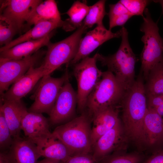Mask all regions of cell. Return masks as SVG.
<instances>
[{"label": "cell", "mask_w": 163, "mask_h": 163, "mask_svg": "<svg viewBox=\"0 0 163 163\" xmlns=\"http://www.w3.org/2000/svg\"><path fill=\"white\" fill-rule=\"evenodd\" d=\"M110 10L107 14L109 19V30L117 26L123 27L132 16L126 8L119 1L109 5Z\"/></svg>", "instance_id": "d4e9b609"}, {"label": "cell", "mask_w": 163, "mask_h": 163, "mask_svg": "<svg viewBox=\"0 0 163 163\" xmlns=\"http://www.w3.org/2000/svg\"><path fill=\"white\" fill-rule=\"evenodd\" d=\"M162 117L155 110L147 109L144 117L143 131L144 144L150 147L162 149L163 123Z\"/></svg>", "instance_id": "9a60e30c"}, {"label": "cell", "mask_w": 163, "mask_h": 163, "mask_svg": "<svg viewBox=\"0 0 163 163\" xmlns=\"http://www.w3.org/2000/svg\"><path fill=\"white\" fill-rule=\"evenodd\" d=\"M46 51L39 50L33 54L20 59L0 57V93L7 91L12 84L24 75L37 63Z\"/></svg>", "instance_id": "9c48e42d"}, {"label": "cell", "mask_w": 163, "mask_h": 163, "mask_svg": "<svg viewBox=\"0 0 163 163\" xmlns=\"http://www.w3.org/2000/svg\"><path fill=\"white\" fill-rule=\"evenodd\" d=\"M69 78L67 69L65 75L59 78L52 77L50 75L43 77L33 96L34 101L28 111L49 115L61 88Z\"/></svg>", "instance_id": "ba28073f"}, {"label": "cell", "mask_w": 163, "mask_h": 163, "mask_svg": "<svg viewBox=\"0 0 163 163\" xmlns=\"http://www.w3.org/2000/svg\"><path fill=\"white\" fill-rule=\"evenodd\" d=\"M133 16L143 15L146 7L152 1L148 0H120L119 1Z\"/></svg>", "instance_id": "4dcf8cb0"}, {"label": "cell", "mask_w": 163, "mask_h": 163, "mask_svg": "<svg viewBox=\"0 0 163 163\" xmlns=\"http://www.w3.org/2000/svg\"><path fill=\"white\" fill-rule=\"evenodd\" d=\"M7 153L11 163H37L41 157L33 141L21 137L14 139Z\"/></svg>", "instance_id": "2e32d148"}, {"label": "cell", "mask_w": 163, "mask_h": 163, "mask_svg": "<svg viewBox=\"0 0 163 163\" xmlns=\"http://www.w3.org/2000/svg\"><path fill=\"white\" fill-rule=\"evenodd\" d=\"M141 72L138 78L126 91L120 104L121 122L129 141L140 149L145 145L143 121L146 111L147 97Z\"/></svg>", "instance_id": "6da1fadb"}, {"label": "cell", "mask_w": 163, "mask_h": 163, "mask_svg": "<svg viewBox=\"0 0 163 163\" xmlns=\"http://www.w3.org/2000/svg\"><path fill=\"white\" fill-rule=\"evenodd\" d=\"M162 62H163V61H162Z\"/></svg>", "instance_id": "f35d334b"}, {"label": "cell", "mask_w": 163, "mask_h": 163, "mask_svg": "<svg viewBox=\"0 0 163 163\" xmlns=\"http://www.w3.org/2000/svg\"><path fill=\"white\" fill-rule=\"evenodd\" d=\"M46 75V71L41 65L37 68L31 67L14 82L9 89L1 95V101L21 100L32 90L40 78Z\"/></svg>", "instance_id": "5bb4252c"}, {"label": "cell", "mask_w": 163, "mask_h": 163, "mask_svg": "<svg viewBox=\"0 0 163 163\" xmlns=\"http://www.w3.org/2000/svg\"><path fill=\"white\" fill-rule=\"evenodd\" d=\"M89 9V6L87 5L86 2H81L77 0L74 2L65 13L69 17V18L67 20L74 30L82 26Z\"/></svg>", "instance_id": "4316f807"}, {"label": "cell", "mask_w": 163, "mask_h": 163, "mask_svg": "<svg viewBox=\"0 0 163 163\" xmlns=\"http://www.w3.org/2000/svg\"><path fill=\"white\" fill-rule=\"evenodd\" d=\"M120 107H110L101 110L92 116L91 139L92 146L98 139L112 128L120 120Z\"/></svg>", "instance_id": "e0dca14e"}, {"label": "cell", "mask_w": 163, "mask_h": 163, "mask_svg": "<svg viewBox=\"0 0 163 163\" xmlns=\"http://www.w3.org/2000/svg\"><path fill=\"white\" fill-rule=\"evenodd\" d=\"M32 141L36 144L41 156L63 162L71 156L66 146L53 132Z\"/></svg>", "instance_id": "ac0fdd59"}, {"label": "cell", "mask_w": 163, "mask_h": 163, "mask_svg": "<svg viewBox=\"0 0 163 163\" xmlns=\"http://www.w3.org/2000/svg\"><path fill=\"white\" fill-rule=\"evenodd\" d=\"M18 31L15 26L6 19L0 17V44L5 46L11 41Z\"/></svg>", "instance_id": "f546056e"}, {"label": "cell", "mask_w": 163, "mask_h": 163, "mask_svg": "<svg viewBox=\"0 0 163 163\" xmlns=\"http://www.w3.org/2000/svg\"><path fill=\"white\" fill-rule=\"evenodd\" d=\"M37 163H63V162L52 159L45 158Z\"/></svg>", "instance_id": "d590c367"}, {"label": "cell", "mask_w": 163, "mask_h": 163, "mask_svg": "<svg viewBox=\"0 0 163 163\" xmlns=\"http://www.w3.org/2000/svg\"><path fill=\"white\" fill-rule=\"evenodd\" d=\"M50 21L57 22L63 21L61 20L57 4L54 0H46L39 4L33 11L27 21L26 26L41 21Z\"/></svg>", "instance_id": "603a6c76"}, {"label": "cell", "mask_w": 163, "mask_h": 163, "mask_svg": "<svg viewBox=\"0 0 163 163\" xmlns=\"http://www.w3.org/2000/svg\"><path fill=\"white\" fill-rule=\"evenodd\" d=\"M87 28L82 24L74 33L59 42L47 46V50L41 65L46 71V75L50 74L61 65L66 64L68 66L78 52L82 35Z\"/></svg>", "instance_id": "8992f818"}, {"label": "cell", "mask_w": 163, "mask_h": 163, "mask_svg": "<svg viewBox=\"0 0 163 163\" xmlns=\"http://www.w3.org/2000/svg\"><path fill=\"white\" fill-rule=\"evenodd\" d=\"M0 110L4 115L14 139L20 137L22 120L27 111L21 100L2 101Z\"/></svg>", "instance_id": "44dd1931"}, {"label": "cell", "mask_w": 163, "mask_h": 163, "mask_svg": "<svg viewBox=\"0 0 163 163\" xmlns=\"http://www.w3.org/2000/svg\"><path fill=\"white\" fill-rule=\"evenodd\" d=\"M54 33L53 31L45 37L36 40L26 41L0 51V57L18 60L30 56L47 46Z\"/></svg>", "instance_id": "7402d4cb"}, {"label": "cell", "mask_w": 163, "mask_h": 163, "mask_svg": "<svg viewBox=\"0 0 163 163\" xmlns=\"http://www.w3.org/2000/svg\"><path fill=\"white\" fill-rule=\"evenodd\" d=\"M77 104V92L68 80L61 88L49 115L50 126H59L75 118Z\"/></svg>", "instance_id": "30bf717a"}, {"label": "cell", "mask_w": 163, "mask_h": 163, "mask_svg": "<svg viewBox=\"0 0 163 163\" xmlns=\"http://www.w3.org/2000/svg\"><path fill=\"white\" fill-rule=\"evenodd\" d=\"M125 91L113 73L108 70L103 72L101 79L87 99L84 112L91 118L93 114L101 110L120 107Z\"/></svg>", "instance_id": "277c9868"}, {"label": "cell", "mask_w": 163, "mask_h": 163, "mask_svg": "<svg viewBox=\"0 0 163 163\" xmlns=\"http://www.w3.org/2000/svg\"><path fill=\"white\" fill-rule=\"evenodd\" d=\"M121 29L115 33L107 30L103 24L97 25L93 30L87 33L80 40L78 50L74 59L69 65H75L88 57L97 47L113 38L121 37Z\"/></svg>", "instance_id": "4fadbf2b"}, {"label": "cell", "mask_w": 163, "mask_h": 163, "mask_svg": "<svg viewBox=\"0 0 163 163\" xmlns=\"http://www.w3.org/2000/svg\"><path fill=\"white\" fill-rule=\"evenodd\" d=\"M63 163H99L91 153L70 156Z\"/></svg>", "instance_id": "d6a6232c"}, {"label": "cell", "mask_w": 163, "mask_h": 163, "mask_svg": "<svg viewBox=\"0 0 163 163\" xmlns=\"http://www.w3.org/2000/svg\"><path fill=\"white\" fill-rule=\"evenodd\" d=\"M0 163H11L7 152H0Z\"/></svg>", "instance_id": "e575fe53"}, {"label": "cell", "mask_w": 163, "mask_h": 163, "mask_svg": "<svg viewBox=\"0 0 163 163\" xmlns=\"http://www.w3.org/2000/svg\"><path fill=\"white\" fill-rule=\"evenodd\" d=\"M61 27L66 31L69 29V24L66 20L62 22L50 21H43L34 25L33 28L17 38L13 40L8 44L0 47V51L9 49L20 43L28 41L41 38Z\"/></svg>", "instance_id": "ffe728a7"}, {"label": "cell", "mask_w": 163, "mask_h": 163, "mask_svg": "<svg viewBox=\"0 0 163 163\" xmlns=\"http://www.w3.org/2000/svg\"><path fill=\"white\" fill-rule=\"evenodd\" d=\"M13 141L14 139L4 115L0 110V152H8Z\"/></svg>", "instance_id": "f1b7e54d"}, {"label": "cell", "mask_w": 163, "mask_h": 163, "mask_svg": "<svg viewBox=\"0 0 163 163\" xmlns=\"http://www.w3.org/2000/svg\"><path fill=\"white\" fill-rule=\"evenodd\" d=\"M144 13L143 22L140 29L144 33L141 40L144 44L140 56L141 72L146 80L152 69L162 62L163 39L159 34L157 24L152 19L147 8Z\"/></svg>", "instance_id": "5b68a950"}, {"label": "cell", "mask_w": 163, "mask_h": 163, "mask_svg": "<svg viewBox=\"0 0 163 163\" xmlns=\"http://www.w3.org/2000/svg\"><path fill=\"white\" fill-rule=\"evenodd\" d=\"M40 0H6L1 1L0 15L10 22L21 32L30 16Z\"/></svg>", "instance_id": "7c38bea8"}, {"label": "cell", "mask_w": 163, "mask_h": 163, "mask_svg": "<svg viewBox=\"0 0 163 163\" xmlns=\"http://www.w3.org/2000/svg\"><path fill=\"white\" fill-rule=\"evenodd\" d=\"M129 142L120 120L98 139L92 146L91 154L99 161L115 152L126 150Z\"/></svg>", "instance_id": "8fae6325"}, {"label": "cell", "mask_w": 163, "mask_h": 163, "mask_svg": "<svg viewBox=\"0 0 163 163\" xmlns=\"http://www.w3.org/2000/svg\"><path fill=\"white\" fill-rule=\"evenodd\" d=\"M153 1L156 3H159L160 4L162 8V13L163 14V0H154Z\"/></svg>", "instance_id": "8d00e7d4"}, {"label": "cell", "mask_w": 163, "mask_h": 163, "mask_svg": "<svg viewBox=\"0 0 163 163\" xmlns=\"http://www.w3.org/2000/svg\"><path fill=\"white\" fill-rule=\"evenodd\" d=\"M106 1L100 0L89 6L88 13L83 22L87 28L91 27L95 24H103L104 16L107 13L105 10Z\"/></svg>", "instance_id": "83f0119b"}, {"label": "cell", "mask_w": 163, "mask_h": 163, "mask_svg": "<svg viewBox=\"0 0 163 163\" xmlns=\"http://www.w3.org/2000/svg\"><path fill=\"white\" fill-rule=\"evenodd\" d=\"M162 120H163V118H162Z\"/></svg>", "instance_id": "74e56055"}, {"label": "cell", "mask_w": 163, "mask_h": 163, "mask_svg": "<svg viewBox=\"0 0 163 163\" xmlns=\"http://www.w3.org/2000/svg\"><path fill=\"white\" fill-rule=\"evenodd\" d=\"M141 163H163V149L155 152Z\"/></svg>", "instance_id": "836d02e7"}, {"label": "cell", "mask_w": 163, "mask_h": 163, "mask_svg": "<svg viewBox=\"0 0 163 163\" xmlns=\"http://www.w3.org/2000/svg\"><path fill=\"white\" fill-rule=\"evenodd\" d=\"M91 120L84 112L79 117L58 126L53 132L65 145L71 156L91 153Z\"/></svg>", "instance_id": "3957f363"}, {"label": "cell", "mask_w": 163, "mask_h": 163, "mask_svg": "<svg viewBox=\"0 0 163 163\" xmlns=\"http://www.w3.org/2000/svg\"><path fill=\"white\" fill-rule=\"evenodd\" d=\"M126 150L115 152L99 161V163H141L144 160V155L140 153H127Z\"/></svg>", "instance_id": "484cf974"}, {"label": "cell", "mask_w": 163, "mask_h": 163, "mask_svg": "<svg viewBox=\"0 0 163 163\" xmlns=\"http://www.w3.org/2000/svg\"><path fill=\"white\" fill-rule=\"evenodd\" d=\"M97 54L87 57L74 65L73 73L76 80L78 90L77 108L82 113L86 108L87 99L101 79L103 72L97 67Z\"/></svg>", "instance_id": "52a82bcc"}, {"label": "cell", "mask_w": 163, "mask_h": 163, "mask_svg": "<svg viewBox=\"0 0 163 163\" xmlns=\"http://www.w3.org/2000/svg\"><path fill=\"white\" fill-rule=\"evenodd\" d=\"M147 108L163 117V94L146 96Z\"/></svg>", "instance_id": "1f68e13d"}, {"label": "cell", "mask_w": 163, "mask_h": 163, "mask_svg": "<svg viewBox=\"0 0 163 163\" xmlns=\"http://www.w3.org/2000/svg\"><path fill=\"white\" fill-rule=\"evenodd\" d=\"M121 29L122 41L117 51L108 56L97 53V58L103 66H106L108 70L113 73L126 91L135 81V66L138 59L129 45L127 29L124 26Z\"/></svg>", "instance_id": "7a4b0ae2"}, {"label": "cell", "mask_w": 163, "mask_h": 163, "mask_svg": "<svg viewBox=\"0 0 163 163\" xmlns=\"http://www.w3.org/2000/svg\"><path fill=\"white\" fill-rule=\"evenodd\" d=\"M144 84L146 96L163 94V62L159 63L150 72Z\"/></svg>", "instance_id": "cb8c5ba5"}, {"label": "cell", "mask_w": 163, "mask_h": 163, "mask_svg": "<svg viewBox=\"0 0 163 163\" xmlns=\"http://www.w3.org/2000/svg\"><path fill=\"white\" fill-rule=\"evenodd\" d=\"M48 120L42 113L30 112L24 114L21 129L26 138L33 141L50 134Z\"/></svg>", "instance_id": "d6986e66"}]
</instances>
